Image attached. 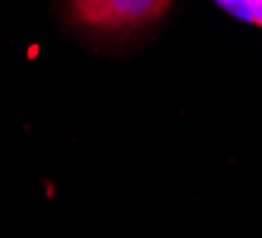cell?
I'll list each match as a JSON object with an SVG mask.
<instances>
[{"label": "cell", "mask_w": 262, "mask_h": 238, "mask_svg": "<svg viewBox=\"0 0 262 238\" xmlns=\"http://www.w3.org/2000/svg\"><path fill=\"white\" fill-rule=\"evenodd\" d=\"M215 3H217L222 10H227L229 14L248 21V7H246V0H215Z\"/></svg>", "instance_id": "cell-2"}, {"label": "cell", "mask_w": 262, "mask_h": 238, "mask_svg": "<svg viewBox=\"0 0 262 238\" xmlns=\"http://www.w3.org/2000/svg\"><path fill=\"white\" fill-rule=\"evenodd\" d=\"M248 7V21L262 29V0H246Z\"/></svg>", "instance_id": "cell-3"}, {"label": "cell", "mask_w": 262, "mask_h": 238, "mask_svg": "<svg viewBox=\"0 0 262 238\" xmlns=\"http://www.w3.org/2000/svg\"><path fill=\"white\" fill-rule=\"evenodd\" d=\"M172 0H69L76 24L90 29H130L161 19Z\"/></svg>", "instance_id": "cell-1"}]
</instances>
